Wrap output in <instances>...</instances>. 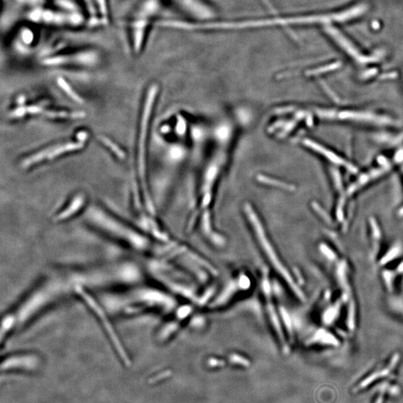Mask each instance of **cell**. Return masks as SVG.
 I'll return each mask as SVG.
<instances>
[{
	"label": "cell",
	"instance_id": "cell-1",
	"mask_svg": "<svg viewBox=\"0 0 403 403\" xmlns=\"http://www.w3.org/2000/svg\"><path fill=\"white\" fill-rule=\"evenodd\" d=\"M71 275V272H59L47 276L7 313L2 322V343L69 292L74 294L76 284Z\"/></svg>",
	"mask_w": 403,
	"mask_h": 403
},
{
	"label": "cell",
	"instance_id": "cell-2",
	"mask_svg": "<svg viewBox=\"0 0 403 403\" xmlns=\"http://www.w3.org/2000/svg\"><path fill=\"white\" fill-rule=\"evenodd\" d=\"M88 222L103 235L137 252H156L151 239L140 232L107 214L97 207H93L87 213Z\"/></svg>",
	"mask_w": 403,
	"mask_h": 403
},
{
	"label": "cell",
	"instance_id": "cell-3",
	"mask_svg": "<svg viewBox=\"0 0 403 403\" xmlns=\"http://www.w3.org/2000/svg\"><path fill=\"white\" fill-rule=\"evenodd\" d=\"M107 305H104L107 310L121 315H134L152 309H161L170 306L168 297L154 289L145 287L132 286L110 297Z\"/></svg>",
	"mask_w": 403,
	"mask_h": 403
},
{
	"label": "cell",
	"instance_id": "cell-4",
	"mask_svg": "<svg viewBox=\"0 0 403 403\" xmlns=\"http://www.w3.org/2000/svg\"><path fill=\"white\" fill-rule=\"evenodd\" d=\"M74 295L85 305L87 308L94 314L95 318L99 322L111 344L113 345L117 353L121 357L123 362L126 366H130L131 361L129 355L124 348L123 342L114 325L113 322L109 315V311L104 305L101 304L98 299L95 298L91 290L83 286H76Z\"/></svg>",
	"mask_w": 403,
	"mask_h": 403
},
{
	"label": "cell",
	"instance_id": "cell-5",
	"mask_svg": "<svg viewBox=\"0 0 403 403\" xmlns=\"http://www.w3.org/2000/svg\"><path fill=\"white\" fill-rule=\"evenodd\" d=\"M160 9L159 0H142L136 9L129 23L131 43L134 53H139L143 49L149 28L154 23Z\"/></svg>",
	"mask_w": 403,
	"mask_h": 403
},
{
	"label": "cell",
	"instance_id": "cell-6",
	"mask_svg": "<svg viewBox=\"0 0 403 403\" xmlns=\"http://www.w3.org/2000/svg\"><path fill=\"white\" fill-rule=\"evenodd\" d=\"M245 211H246L249 222L252 224V229H253L254 232H255V237L257 238L258 242H259V246H261L264 253L266 255L270 265H271L274 270H276L278 274H279V276H282L283 279L288 283L290 287L295 290L296 292H298V290L296 289L295 284H294L293 281L290 278V274H289L286 268H284V265H282V262L279 260V256L275 252L273 246L270 243V241L267 238L266 233H265V230L262 227L260 219L258 217L257 215L255 214V211H253V208L247 204L245 207Z\"/></svg>",
	"mask_w": 403,
	"mask_h": 403
},
{
	"label": "cell",
	"instance_id": "cell-7",
	"mask_svg": "<svg viewBox=\"0 0 403 403\" xmlns=\"http://www.w3.org/2000/svg\"><path fill=\"white\" fill-rule=\"evenodd\" d=\"M159 88L157 85H153L149 89L145 102L144 109L142 115L141 123H140V138L138 142V167L139 175L141 179L142 184L145 185V151H146V140L148 137L149 123L150 116L154 104L155 98L156 97Z\"/></svg>",
	"mask_w": 403,
	"mask_h": 403
},
{
	"label": "cell",
	"instance_id": "cell-8",
	"mask_svg": "<svg viewBox=\"0 0 403 403\" xmlns=\"http://www.w3.org/2000/svg\"><path fill=\"white\" fill-rule=\"evenodd\" d=\"M29 18L36 23L58 26H77L83 21V17L78 12L49 9H35L29 14Z\"/></svg>",
	"mask_w": 403,
	"mask_h": 403
},
{
	"label": "cell",
	"instance_id": "cell-9",
	"mask_svg": "<svg viewBox=\"0 0 403 403\" xmlns=\"http://www.w3.org/2000/svg\"><path fill=\"white\" fill-rule=\"evenodd\" d=\"M99 59V53L94 50H81L66 55H52L43 60L46 65L61 66L64 64L91 65L96 64Z\"/></svg>",
	"mask_w": 403,
	"mask_h": 403
},
{
	"label": "cell",
	"instance_id": "cell-10",
	"mask_svg": "<svg viewBox=\"0 0 403 403\" xmlns=\"http://www.w3.org/2000/svg\"><path fill=\"white\" fill-rule=\"evenodd\" d=\"M178 6L191 17L193 21H208L216 17L214 9L205 0H176Z\"/></svg>",
	"mask_w": 403,
	"mask_h": 403
},
{
	"label": "cell",
	"instance_id": "cell-11",
	"mask_svg": "<svg viewBox=\"0 0 403 403\" xmlns=\"http://www.w3.org/2000/svg\"><path fill=\"white\" fill-rule=\"evenodd\" d=\"M41 364L40 357L34 353H20L12 355L6 358L2 362V371L23 370L35 371Z\"/></svg>",
	"mask_w": 403,
	"mask_h": 403
},
{
	"label": "cell",
	"instance_id": "cell-12",
	"mask_svg": "<svg viewBox=\"0 0 403 403\" xmlns=\"http://www.w3.org/2000/svg\"><path fill=\"white\" fill-rule=\"evenodd\" d=\"M84 143H85V140H82L79 143L78 142L77 143H69L67 144L59 145V146H55V148H50L49 150H43V151L39 152L37 154L27 159L23 162V166L28 167V166L32 165L41 160H44V159H53L63 153L83 148Z\"/></svg>",
	"mask_w": 403,
	"mask_h": 403
},
{
	"label": "cell",
	"instance_id": "cell-13",
	"mask_svg": "<svg viewBox=\"0 0 403 403\" xmlns=\"http://www.w3.org/2000/svg\"><path fill=\"white\" fill-rule=\"evenodd\" d=\"M84 204H85V197L83 196H78L72 200L70 205L64 211H62L61 213L56 215L55 221H63L64 219H69V217L74 216V214L80 211L82 207L83 206Z\"/></svg>",
	"mask_w": 403,
	"mask_h": 403
},
{
	"label": "cell",
	"instance_id": "cell-14",
	"mask_svg": "<svg viewBox=\"0 0 403 403\" xmlns=\"http://www.w3.org/2000/svg\"><path fill=\"white\" fill-rule=\"evenodd\" d=\"M396 361H397V358H394L393 359V361H391L389 367L388 368H385V369L382 370V371H380V372H376L374 373V374H372L370 377L367 378L365 380H363L361 384L358 386V389H361V388H363L364 387L368 386L370 384L372 383L374 381L376 380V379H379L381 377H384V376L388 375L390 374V371L391 370L394 368L395 365H396Z\"/></svg>",
	"mask_w": 403,
	"mask_h": 403
},
{
	"label": "cell",
	"instance_id": "cell-15",
	"mask_svg": "<svg viewBox=\"0 0 403 403\" xmlns=\"http://www.w3.org/2000/svg\"><path fill=\"white\" fill-rule=\"evenodd\" d=\"M258 178H259V181H262V182L265 183V184L276 186V187L278 188H284V189H292L291 186H289V185L286 184V183L284 182H282V181H278V180H275L271 178H268V177L265 176V175H259V176H258Z\"/></svg>",
	"mask_w": 403,
	"mask_h": 403
},
{
	"label": "cell",
	"instance_id": "cell-16",
	"mask_svg": "<svg viewBox=\"0 0 403 403\" xmlns=\"http://www.w3.org/2000/svg\"><path fill=\"white\" fill-rule=\"evenodd\" d=\"M99 138H100L101 141H102V143H103L105 146H107V148H110L111 150L113 151L118 157L121 158V159L124 158V153L122 151L121 148H118L113 142L111 141L110 140H108V139L105 137H100Z\"/></svg>",
	"mask_w": 403,
	"mask_h": 403
},
{
	"label": "cell",
	"instance_id": "cell-17",
	"mask_svg": "<svg viewBox=\"0 0 403 403\" xmlns=\"http://www.w3.org/2000/svg\"><path fill=\"white\" fill-rule=\"evenodd\" d=\"M58 82L59 86H61V88H62V89H64V91H65V92L67 93L69 96H71V97H72L74 100L78 101L79 102H80V98L79 97V96L74 92L72 90H71L70 87L69 86V85H68V83L67 82H66V81L63 80L62 78H59L58 79Z\"/></svg>",
	"mask_w": 403,
	"mask_h": 403
},
{
	"label": "cell",
	"instance_id": "cell-18",
	"mask_svg": "<svg viewBox=\"0 0 403 403\" xmlns=\"http://www.w3.org/2000/svg\"><path fill=\"white\" fill-rule=\"evenodd\" d=\"M270 12H276V9L271 0H259Z\"/></svg>",
	"mask_w": 403,
	"mask_h": 403
},
{
	"label": "cell",
	"instance_id": "cell-19",
	"mask_svg": "<svg viewBox=\"0 0 403 403\" xmlns=\"http://www.w3.org/2000/svg\"><path fill=\"white\" fill-rule=\"evenodd\" d=\"M376 403H382V396H379Z\"/></svg>",
	"mask_w": 403,
	"mask_h": 403
}]
</instances>
